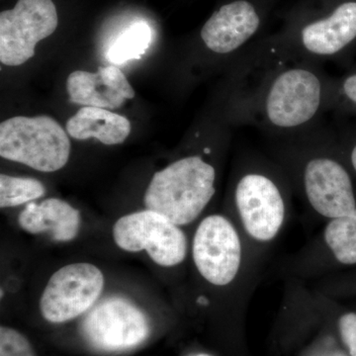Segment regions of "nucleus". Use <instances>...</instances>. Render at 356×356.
<instances>
[{"label":"nucleus","instance_id":"obj_20","mask_svg":"<svg viewBox=\"0 0 356 356\" xmlns=\"http://www.w3.org/2000/svg\"><path fill=\"white\" fill-rule=\"evenodd\" d=\"M0 356H35L28 339L10 327L0 329Z\"/></svg>","mask_w":356,"mask_h":356},{"label":"nucleus","instance_id":"obj_19","mask_svg":"<svg viewBox=\"0 0 356 356\" xmlns=\"http://www.w3.org/2000/svg\"><path fill=\"white\" fill-rule=\"evenodd\" d=\"M332 109L356 117V65L341 79H334Z\"/></svg>","mask_w":356,"mask_h":356},{"label":"nucleus","instance_id":"obj_14","mask_svg":"<svg viewBox=\"0 0 356 356\" xmlns=\"http://www.w3.org/2000/svg\"><path fill=\"white\" fill-rule=\"evenodd\" d=\"M18 222L33 235L48 233L57 242H70L79 234L81 213L64 200L50 198L40 204H28L20 213Z\"/></svg>","mask_w":356,"mask_h":356},{"label":"nucleus","instance_id":"obj_23","mask_svg":"<svg viewBox=\"0 0 356 356\" xmlns=\"http://www.w3.org/2000/svg\"><path fill=\"white\" fill-rule=\"evenodd\" d=\"M196 356H209V355H196Z\"/></svg>","mask_w":356,"mask_h":356},{"label":"nucleus","instance_id":"obj_4","mask_svg":"<svg viewBox=\"0 0 356 356\" xmlns=\"http://www.w3.org/2000/svg\"><path fill=\"white\" fill-rule=\"evenodd\" d=\"M86 343L103 353L133 350L149 337V323L140 308L122 297L96 304L81 323Z\"/></svg>","mask_w":356,"mask_h":356},{"label":"nucleus","instance_id":"obj_11","mask_svg":"<svg viewBox=\"0 0 356 356\" xmlns=\"http://www.w3.org/2000/svg\"><path fill=\"white\" fill-rule=\"evenodd\" d=\"M302 179L309 203L322 216L336 219L356 209L353 179L337 159L312 156L304 165Z\"/></svg>","mask_w":356,"mask_h":356},{"label":"nucleus","instance_id":"obj_6","mask_svg":"<svg viewBox=\"0 0 356 356\" xmlns=\"http://www.w3.org/2000/svg\"><path fill=\"white\" fill-rule=\"evenodd\" d=\"M57 8L51 0H18L0 13V62L18 67L34 57L35 48L57 29Z\"/></svg>","mask_w":356,"mask_h":356},{"label":"nucleus","instance_id":"obj_8","mask_svg":"<svg viewBox=\"0 0 356 356\" xmlns=\"http://www.w3.org/2000/svg\"><path fill=\"white\" fill-rule=\"evenodd\" d=\"M193 259L199 273L211 284L225 286L240 270L242 245L232 222L220 215L206 217L196 229Z\"/></svg>","mask_w":356,"mask_h":356},{"label":"nucleus","instance_id":"obj_2","mask_svg":"<svg viewBox=\"0 0 356 356\" xmlns=\"http://www.w3.org/2000/svg\"><path fill=\"white\" fill-rule=\"evenodd\" d=\"M216 170L199 156H189L154 173L144 202L147 210L177 226L197 219L216 193Z\"/></svg>","mask_w":356,"mask_h":356},{"label":"nucleus","instance_id":"obj_15","mask_svg":"<svg viewBox=\"0 0 356 356\" xmlns=\"http://www.w3.org/2000/svg\"><path fill=\"white\" fill-rule=\"evenodd\" d=\"M67 132L76 140L95 138L107 146L122 144L131 133L130 121L110 110L83 106L67 123Z\"/></svg>","mask_w":356,"mask_h":356},{"label":"nucleus","instance_id":"obj_18","mask_svg":"<svg viewBox=\"0 0 356 356\" xmlns=\"http://www.w3.org/2000/svg\"><path fill=\"white\" fill-rule=\"evenodd\" d=\"M46 193L39 180L30 177L0 175V207H17L32 202Z\"/></svg>","mask_w":356,"mask_h":356},{"label":"nucleus","instance_id":"obj_7","mask_svg":"<svg viewBox=\"0 0 356 356\" xmlns=\"http://www.w3.org/2000/svg\"><path fill=\"white\" fill-rule=\"evenodd\" d=\"M104 287V276L93 264L79 262L51 275L42 295L41 313L48 322L65 323L95 305Z\"/></svg>","mask_w":356,"mask_h":356},{"label":"nucleus","instance_id":"obj_3","mask_svg":"<svg viewBox=\"0 0 356 356\" xmlns=\"http://www.w3.org/2000/svg\"><path fill=\"white\" fill-rule=\"evenodd\" d=\"M67 135L51 117H13L0 125V156L38 172H57L69 161Z\"/></svg>","mask_w":356,"mask_h":356},{"label":"nucleus","instance_id":"obj_5","mask_svg":"<svg viewBox=\"0 0 356 356\" xmlns=\"http://www.w3.org/2000/svg\"><path fill=\"white\" fill-rule=\"evenodd\" d=\"M113 238L126 252L147 250L161 266L181 264L187 254V240L179 226L152 210L140 211L120 218L113 227Z\"/></svg>","mask_w":356,"mask_h":356},{"label":"nucleus","instance_id":"obj_21","mask_svg":"<svg viewBox=\"0 0 356 356\" xmlns=\"http://www.w3.org/2000/svg\"><path fill=\"white\" fill-rule=\"evenodd\" d=\"M339 332L351 356H356V313L341 316L339 322Z\"/></svg>","mask_w":356,"mask_h":356},{"label":"nucleus","instance_id":"obj_16","mask_svg":"<svg viewBox=\"0 0 356 356\" xmlns=\"http://www.w3.org/2000/svg\"><path fill=\"white\" fill-rule=\"evenodd\" d=\"M153 41L152 28L145 21H137L128 26L110 44L106 58L114 65L140 60Z\"/></svg>","mask_w":356,"mask_h":356},{"label":"nucleus","instance_id":"obj_10","mask_svg":"<svg viewBox=\"0 0 356 356\" xmlns=\"http://www.w3.org/2000/svg\"><path fill=\"white\" fill-rule=\"evenodd\" d=\"M356 43V1L337 6L327 16L300 29L288 51L314 62L346 58Z\"/></svg>","mask_w":356,"mask_h":356},{"label":"nucleus","instance_id":"obj_22","mask_svg":"<svg viewBox=\"0 0 356 356\" xmlns=\"http://www.w3.org/2000/svg\"><path fill=\"white\" fill-rule=\"evenodd\" d=\"M337 135L341 136L343 144L348 145V156H350V165L356 172V125H350L348 127H343Z\"/></svg>","mask_w":356,"mask_h":356},{"label":"nucleus","instance_id":"obj_12","mask_svg":"<svg viewBox=\"0 0 356 356\" xmlns=\"http://www.w3.org/2000/svg\"><path fill=\"white\" fill-rule=\"evenodd\" d=\"M261 16L248 0H235L220 7L201 30L204 46L213 55L243 56V48L261 27Z\"/></svg>","mask_w":356,"mask_h":356},{"label":"nucleus","instance_id":"obj_9","mask_svg":"<svg viewBox=\"0 0 356 356\" xmlns=\"http://www.w3.org/2000/svg\"><path fill=\"white\" fill-rule=\"evenodd\" d=\"M235 202L248 235L259 242L275 238L284 221L285 202L273 178L259 172L243 175L236 185Z\"/></svg>","mask_w":356,"mask_h":356},{"label":"nucleus","instance_id":"obj_17","mask_svg":"<svg viewBox=\"0 0 356 356\" xmlns=\"http://www.w3.org/2000/svg\"><path fill=\"white\" fill-rule=\"evenodd\" d=\"M325 241L337 261L356 264V209L332 219L325 229Z\"/></svg>","mask_w":356,"mask_h":356},{"label":"nucleus","instance_id":"obj_13","mask_svg":"<svg viewBox=\"0 0 356 356\" xmlns=\"http://www.w3.org/2000/svg\"><path fill=\"white\" fill-rule=\"evenodd\" d=\"M70 102L103 109L120 108L135 90L117 65L100 67L97 72L76 70L67 79Z\"/></svg>","mask_w":356,"mask_h":356},{"label":"nucleus","instance_id":"obj_1","mask_svg":"<svg viewBox=\"0 0 356 356\" xmlns=\"http://www.w3.org/2000/svg\"><path fill=\"white\" fill-rule=\"evenodd\" d=\"M248 53L259 77H252L242 65L252 79L242 74V123L286 137L315 127L325 110L332 109L334 79L325 76L317 62L285 48Z\"/></svg>","mask_w":356,"mask_h":356}]
</instances>
